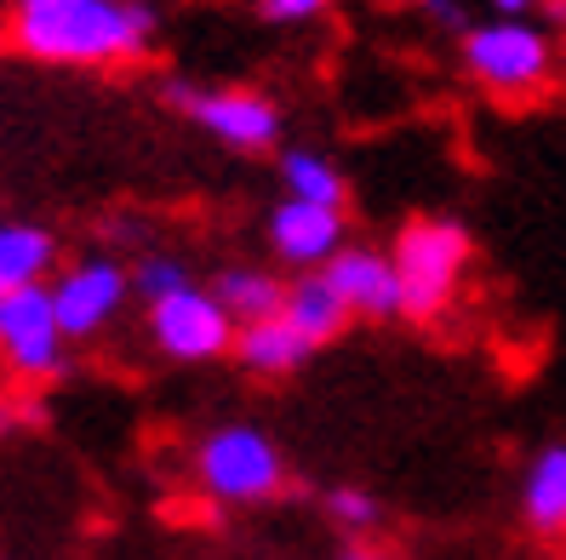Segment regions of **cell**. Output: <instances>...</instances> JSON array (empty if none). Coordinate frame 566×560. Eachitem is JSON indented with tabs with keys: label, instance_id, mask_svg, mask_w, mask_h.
Returning <instances> with one entry per match:
<instances>
[{
	"label": "cell",
	"instance_id": "obj_14",
	"mask_svg": "<svg viewBox=\"0 0 566 560\" xmlns=\"http://www.w3.org/2000/svg\"><path fill=\"white\" fill-rule=\"evenodd\" d=\"M310 355H315V344L297 338L281 315L275 320H252V326L235 332V360L252 378H292V372L310 367Z\"/></svg>",
	"mask_w": 566,
	"mask_h": 560
},
{
	"label": "cell",
	"instance_id": "obj_17",
	"mask_svg": "<svg viewBox=\"0 0 566 560\" xmlns=\"http://www.w3.org/2000/svg\"><path fill=\"white\" fill-rule=\"evenodd\" d=\"M189 286V263L172 257V252H144L138 263H132V298H166V292H184Z\"/></svg>",
	"mask_w": 566,
	"mask_h": 560
},
{
	"label": "cell",
	"instance_id": "obj_2",
	"mask_svg": "<svg viewBox=\"0 0 566 560\" xmlns=\"http://www.w3.org/2000/svg\"><path fill=\"white\" fill-rule=\"evenodd\" d=\"M458 63L481 92L504 97V104H526L555 86L560 52L555 35L532 18H481L458 35Z\"/></svg>",
	"mask_w": 566,
	"mask_h": 560
},
{
	"label": "cell",
	"instance_id": "obj_8",
	"mask_svg": "<svg viewBox=\"0 0 566 560\" xmlns=\"http://www.w3.org/2000/svg\"><path fill=\"white\" fill-rule=\"evenodd\" d=\"M235 315H229L212 286H184V292H166V298L149 304V344L178 360V367H207V360L235 355Z\"/></svg>",
	"mask_w": 566,
	"mask_h": 560
},
{
	"label": "cell",
	"instance_id": "obj_13",
	"mask_svg": "<svg viewBox=\"0 0 566 560\" xmlns=\"http://www.w3.org/2000/svg\"><path fill=\"white\" fill-rule=\"evenodd\" d=\"M281 320L292 326L297 338H310L315 349H326V344H338L344 332H349V309H344V298L332 292L326 281H321V270H310V275H297L292 286H286V304H281Z\"/></svg>",
	"mask_w": 566,
	"mask_h": 560
},
{
	"label": "cell",
	"instance_id": "obj_24",
	"mask_svg": "<svg viewBox=\"0 0 566 560\" xmlns=\"http://www.w3.org/2000/svg\"><path fill=\"white\" fill-rule=\"evenodd\" d=\"M0 46H7V23H0Z\"/></svg>",
	"mask_w": 566,
	"mask_h": 560
},
{
	"label": "cell",
	"instance_id": "obj_23",
	"mask_svg": "<svg viewBox=\"0 0 566 560\" xmlns=\"http://www.w3.org/2000/svg\"><path fill=\"white\" fill-rule=\"evenodd\" d=\"M338 560H395V554H389V549H378V543H349Z\"/></svg>",
	"mask_w": 566,
	"mask_h": 560
},
{
	"label": "cell",
	"instance_id": "obj_6",
	"mask_svg": "<svg viewBox=\"0 0 566 560\" xmlns=\"http://www.w3.org/2000/svg\"><path fill=\"white\" fill-rule=\"evenodd\" d=\"M0 367H7L23 389L57 383L70 372V338H63V326L52 315L46 286L0 292Z\"/></svg>",
	"mask_w": 566,
	"mask_h": 560
},
{
	"label": "cell",
	"instance_id": "obj_10",
	"mask_svg": "<svg viewBox=\"0 0 566 560\" xmlns=\"http://www.w3.org/2000/svg\"><path fill=\"white\" fill-rule=\"evenodd\" d=\"M263 235H270V252L286 263V270H326V257L349 246V229H344V207H315V201H275L270 207V223H263Z\"/></svg>",
	"mask_w": 566,
	"mask_h": 560
},
{
	"label": "cell",
	"instance_id": "obj_9",
	"mask_svg": "<svg viewBox=\"0 0 566 560\" xmlns=\"http://www.w3.org/2000/svg\"><path fill=\"white\" fill-rule=\"evenodd\" d=\"M321 281L344 298L349 320H401V281L384 246H338Z\"/></svg>",
	"mask_w": 566,
	"mask_h": 560
},
{
	"label": "cell",
	"instance_id": "obj_20",
	"mask_svg": "<svg viewBox=\"0 0 566 560\" xmlns=\"http://www.w3.org/2000/svg\"><path fill=\"white\" fill-rule=\"evenodd\" d=\"M258 12L270 23H315L321 12H332V0H258Z\"/></svg>",
	"mask_w": 566,
	"mask_h": 560
},
{
	"label": "cell",
	"instance_id": "obj_7",
	"mask_svg": "<svg viewBox=\"0 0 566 560\" xmlns=\"http://www.w3.org/2000/svg\"><path fill=\"white\" fill-rule=\"evenodd\" d=\"M46 292H52V315L63 326V338L86 344L97 332H109L120 320V309L132 304V270L109 252H92V257H75V263H57Z\"/></svg>",
	"mask_w": 566,
	"mask_h": 560
},
{
	"label": "cell",
	"instance_id": "obj_12",
	"mask_svg": "<svg viewBox=\"0 0 566 560\" xmlns=\"http://www.w3.org/2000/svg\"><path fill=\"white\" fill-rule=\"evenodd\" d=\"M57 235L41 223H0V292H23V286H46L57 275Z\"/></svg>",
	"mask_w": 566,
	"mask_h": 560
},
{
	"label": "cell",
	"instance_id": "obj_22",
	"mask_svg": "<svg viewBox=\"0 0 566 560\" xmlns=\"http://www.w3.org/2000/svg\"><path fill=\"white\" fill-rule=\"evenodd\" d=\"M486 7L492 18H532V23L544 18V0H486Z\"/></svg>",
	"mask_w": 566,
	"mask_h": 560
},
{
	"label": "cell",
	"instance_id": "obj_5",
	"mask_svg": "<svg viewBox=\"0 0 566 560\" xmlns=\"http://www.w3.org/2000/svg\"><path fill=\"white\" fill-rule=\"evenodd\" d=\"M166 104L189 115L195 126L218 138L235 155H270L281 144V109L275 97H263L252 86H189V81H166Z\"/></svg>",
	"mask_w": 566,
	"mask_h": 560
},
{
	"label": "cell",
	"instance_id": "obj_11",
	"mask_svg": "<svg viewBox=\"0 0 566 560\" xmlns=\"http://www.w3.org/2000/svg\"><path fill=\"white\" fill-rule=\"evenodd\" d=\"M521 526L544 543H566V441H549V446H538L526 457Z\"/></svg>",
	"mask_w": 566,
	"mask_h": 560
},
{
	"label": "cell",
	"instance_id": "obj_3",
	"mask_svg": "<svg viewBox=\"0 0 566 560\" xmlns=\"http://www.w3.org/2000/svg\"><path fill=\"white\" fill-rule=\"evenodd\" d=\"M389 263L395 281H401V320L429 326L458 304L463 275L475 263V235L458 218H412L395 235Z\"/></svg>",
	"mask_w": 566,
	"mask_h": 560
},
{
	"label": "cell",
	"instance_id": "obj_1",
	"mask_svg": "<svg viewBox=\"0 0 566 560\" xmlns=\"http://www.w3.org/2000/svg\"><path fill=\"white\" fill-rule=\"evenodd\" d=\"M7 41L57 70H120L155 46L149 0H12Z\"/></svg>",
	"mask_w": 566,
	"mask_h": 560
},
{
	"label": "cell",
	"instance_id": "obj_4",
	"mask_svg": "<svg viewBox=\"0 0 566 560\" xmlns=\"http://www.w3.org/2000/svg\"><path fill=\"white\" fill-rule=\"evenodd\" d=\"M195 486L229 509L270 504L286 492V457L270 441V430H258V423H218L195 446Z\"/></svg>",
	"mask_w": 566,
	"mask_h": 560
},
{
	"label": "cell",
	"instance_id": "obj_15",
	"mask_svg": "<svg viewBox=\"0 0 566 560\" xmlns=\"http://www.w3.org/2000/svg\"><path fill=\"white\" fill-rule=\"evenodd\" d=\"M212 298L235 315V326H252V320H275L281 304H286V281L275 270H258V263H229L212 281Z\"/></svg>",
	"mask_w": 566,
	"mask_h": 560
},
{
	"label": "cell",
	"instance_id": "obj_18",
	"mask_svg": "<svg viewBox=\"0 0 566 560\" xmlns=\"http://www.w3.org/2000/svg\"><path fill=\"white\" fill-rule=\"evenodd\" d=\"M326 520L360 538V532H378L384 504H378L366 486H332V492H326Z\"/></svg>",
	"mask_w": 566,
	"mask_h": 560
},
{
	"label": "cell",
	"instance_id": "obj_19",
	"mask_svg": "<svg viewBox=\"0 0 566 560\" xmlns=\"http://www.w3.org/2000/svg\"><path fill=\"white\" fill-rule=\"evenodd\" d=\"M407 7L429 23V29H441V35H463L475 18H470V7L463 0H407Z\"/></svg>",
	"mask_w": 566,
	"mask_h": 560
},
{
	"label": "cell",
	"instance_id": "obj_16",
	"mask_svg": "<svg viewBox=\"0 0 566 560\" xmlns=\"http://www.w3.org/2000/svg\"><path fill=\"white\" fill-rule=\"evenodd\" d=\"M281 189L292 201H315V207H344L349 201L344 172L332 167L321 149H286L281 155Z\"/></svg>",
	"mask_w": 566,
	"mask_h": 560
},
{
	"label": "cell",
	"instance_id": "obj_21",
	"mask_svg": "<svg viewBox=\"0 0 566 560\" xmlns=\"http://www.w3.org/2000/svg\"><path fill=\"white\" fill-rule=\"evenodd\" d=\"M41 412L23 401V394H12V389H0V435H12V430H29Z\"/></svg>",
	"mask_w": 566,
	"mask_h": 560
}]
</instances>
